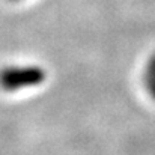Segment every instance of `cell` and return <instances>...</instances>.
Wrapping results in <instances>:
<instances>
[{"label":"cell","mask_w":155,"mask_h":155,"mask_svg":"<svg viewBox=\"0 0 155 155\" xmlns=\"http://www.w3.org/2000/svg\"><path fill=\"white\" fill-rule=\"evenodd\" d=\"M45 69L36 65H11L0 69V87L6 92L30 89L44 83Z\"/></svg>","instance_id":"6da1fadb"},{"label":"cell","mask_w":155,"mask_h":155,"mask_svg":"<svg viewBox=\"0 0 155 155\" xmlns=\"http://www.w3.org/2000/svg\"><path fill=\"white\" fill-rule=\"evenodd\" d=\"M14 2H18V0H14Z\"/></svg>","instance_id":"7a4b0ae2"}]
</instances>
